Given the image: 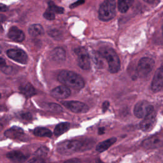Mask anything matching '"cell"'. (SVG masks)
Masks as SVG:
<instances>
[{"label":"cell","instance_id":"cell-10","mask_svg":"<svg viewBox=\"0 0 163 163\" xmlns=\"http://www.w3.org/2000/svg\"><path fill=\"white\" fill-rule=\"evenodd\" d=\"M62 104L75 113H85L89 110V107L84 103L77 101H63Z\"/></svg>","mask_w":163,"mask_h":163},{"label":"cell","instance_id":"cell-33","mask_svg":"<svg viewBox=\"0 0 163 163\" xmlns=\"http://www.w3.org/2000/svg\"><path fill=\"white\" fill-rule=\"evenodd\" d=\"M109 105H110V103H109L108 101H104V102L103 104V107H102V108H103V111L104 112H105L106 110H107L108 108Z\"/></svg>","mask_w":163,"mask_h":163},{"label":"cell","instance_id":"cell-3","mask_svg":"<svg viewBox=\"0 0 163 163\" xmlns=\"http://www.w3.org/2000/svg\"><path fill=\"white\" fill-rule=\"evenodd\" d=\"M116 13L115 0H104L99 9V18L102 21H109Z\"/></svg>","mask_w":163,"mask_h":163},{"label":"cell","instance_id":"cell-5","mask_svg":"<svg viewBox=\"0 0 163 163\" xmlns=\"http://www.w3.org/2000/svg\"><path fill=\"white\" fill-rule=\"evenodd\" d=\"M155 66L154 61L149 57H143L141 59L137 66V73L141 78L147 77L153 70Z\"/></svg>","mask_w":163,"mask_h":163},{"label":"cell","instance_id":"cell-30","mask_svg":"<svg viewBox=\"0 0 163 163\" xmlns=\"http://www.w3.org/2000/svg\"><path fill=\"white\" fill-rule=\"evenodd\" d=\"M84 1H85L84 0H79V1L75 2L74 3H73L72 5H70V8H76L77 7H79V6H80V5L84 4Z\"/></svg>","mask_w":163,"mask_h":163},{"label":"cell","instance_id":"cell-8","mask_svg":"<svg viewBox=\"0 0 163 163\" xmlns=\"http://www.w3.org/2000/svg\"><path fill=\"white\" fill-rule=\"evenodd\" d=\"M143 147L148 149L158 148L163 147V132H159L148 138L142 143Z\"/></svg>","mask_w":163,"mask_h":163},{"label":"cell","instance_id":"cell-36","mask_svg":"<svg viewBox=\"0 0 163 163\" xmlns=\"http://www.w3.org/2000/svg\"><path fill=\"white\" fill-rule=\"evenodd\" d=\"M104 128H101L99 129V134H103V133H104Z\"/></svg>","mask_w":163,"mask_h":163},{"label":"cell","instance_id":"cell-20","mask_svg":"<svg viewBox=\"0 0 163 163\" xmlns=\"http://www.w3.org/2000/svg\"><path fill=\"white\" fill-rule=\"evenodd\" d=\"M117 139L115 138H111L108 139L105 141H103L101 143H99V144L96 147V150L99 152H104V150H107L110 147L114 144V143L116 142Z\"/></svg>","mask_w":163,"mask_h":163},{"label":"cell","instance_id":"cell-9","mask_svg":"<svg viewBox=\"0 0 163 163\" xmlns=\"http://www.w3.org/2000/svg\"><path fill=\"white\" fill-rule=\"evenodd\" d=\"M7 54L10 59L23 65H26L28 60L27 54L23 50L19 49L8 50L7 52Z\"/></svg>","mask_w":163,"mask_h":163},{"label":"cell","instance_id":"cell-11","mask_svg":"<svg viewBox=\"0 0 163 163\" xmlns=\"http://www.w3.org/2000/svg\"><path fill=\"white\" fill-rule=\"evenodd\" d=\"M163 88V66L157 70L152 82L151 89L154 92H158Z\"/></svg>","mask_w":163,"mask_h":163},{"label":"cell","instance_id":"cell-6","mask_svg":"<svg viewBox=\"0 0 163 163\" xmlns=\"http://www.w3.org/2000/svg\"><path fill=\"white\" fill-rule=\"evenodd\" d=\"M75 53L77 56V63L80 67L84 70H89L90 68V59L87 50L79 47L75 50Z\"/></svg>","mask_w":163,"mask_h":163},{"label":"cell","instance_id":"cell-37","mask_svg":"<svg viewBox=\"0 0 163 163\" xmlns=\"http://www.w3.org/2000/svg\"><path fill=\"white\" fill-rule=\"evenodd\" d=\"M146 2L149 3H154L155 1V0H144Z\"/></svg>","mask_w":163,"mask_h":163},{"label":"cell","instance_id":"cell-24","mask_svg":"<svg viewBox=\"0 0 163 163\" xmlns=\"http://www.w3.org/2000/svg\"><path fill=\"white\" fill-rule=\"evenodd\" d=\"M48 10L51 11V12L53 13H63L64 12V8L60 7H58L57 5L54 3L52 1H49L48 2Z\"/></svg>","mask_w":163,"mask_h":163},{"label":"cell","instance_id":"cell-23","mask_svg":"<svg viewBox=\"0 0 163 163\" xmlns=\"http://www.w3.org/2000/svg\"><path fill=\"white\" fill-rule=\"evenodd\" d=\"M34 134L38 137L51 138L52 135V132L49 129L45 128H37L34 130Z\"/></svg>","mask_w":163,"mask_h":163},{"label":"cell","instance_id":"cell-32","mask_svg":"<svg viewBox=\"0 0 163 163\" xmlns=\"http://www.w3.org/2000/svg\"><path fill=\"white\" fill-rule=\"evenodd\" d=\"M65 163H81L80 159H77V158H73L68 160V161H66V162H65Z\"/></svg>","mask_w":163,"mask_h":163},{"label":"cell","instance_id":"cell-27","mask_svg":"<svg viewBox=\"0 0 163 163\" xmlns=\"http://www.w3.org/2000/svg\"><path fill=\"white\" fill-rule=\"evenodd\" d=\"M43 17L46 19H47V20L52 21V20H54V19H55V13L47 10L45 13H43Z\"/></svg>","mask_w":163,"mask_h":163},{"label":"cell","instance_id":"cell-26","mask_svg":"<svg viewBox=\"0 0 163 163\" xmlns=\"http://www.w3.org/2000/svg\"><path fill=\"white\" fill-rule=\"evenodd\" d=\"M48 107H49V108L51 109L52 111L54 112H61L63 109L61 107L59 104H55V103H49L48 104Z\"/></svg>","mask_w":163,"mask_h":163},{"label":"cell","instance_id":"cell-7","mask_svg":"<svg viewBox=\"0 0 163 163\" xmlns=\"http://www.w3.org/2000/svg\"><path fill=\"white\" fill-rule=\"evenodd\" d=\"M153 112H154V106L145 101L138 102L134 108V114L138 118H144Z\"/></svg>","mask_w":163,"mask_h":163},{"label":"cell","instance_id":"cell-1","mask_svg":"<svg viewBox=\"0 0 163 163\" xmlns=\"http://www.w3.org/2000/svg\"><path fill=\"white\" fill-rule=\"evenodd\" d=\"M58 81L65 86L79 90L84 87L85 82L82 77L73 71L63 70L58 75Z\"/></svg>","mask_w":163,"mask_h":163},{"label":"cell","instance_id":"cell-34","mask_svg":"<svg viewBox=\"0 0 163 163\" xmlns=\"http://www.w3.org/2000/svg\"><path fill=\"white\" fill-rule=\"evenodd\" d=\"M0 10H1V12H6L8 10V7L5 5L1 3V5H0Z\"/></svg>","mask_w":163,"mask_h":163},{"label":"cell","instance_id":"cell-39","mask_svg":"<svg viewBox=\"0 0 163 163\" xmlns=\"http://www.w3.org/2000/svg\"><path fill=\"white\" fill-rule=\"evenodd\" d=\"M162 34H163V25H162Z\"/></svg>","mask_w":163,"mask_h":163},{"label":"cell","instance_id":"cell-28","mask_svg":"<svg viewBox=\"0 0 163 163\" xmlns=\"http://www.w3.org/2000/svg\"><path fill=\"white\" fill-rule=\"evenodd\" d=\"M27 163H46V161L43 159V157H37L31 159Z\"/></svg>","mask_w":163,"mask_h":163},{"label":"cell","instance_id":"cell-18","mask_svg":"<svg viewBox=\"0 0 163 163\" xmlns=\"http://www.w3.org/2000/svg\"><path fill=\"white\" fill-rule=\"evenodd\" d=\"M19 89H20L21 93H23L24 95L27 96V97H31V96L35 95L36 94L35 88L29 83H26V84L22 85L19 87Z\"/></svg>","mask_w":163,"mask_h":163},{"label":"cell","instance_id":"cell-31","mask_svg":"<svg viewBox=\"0 0 163 163\" xmlns=\"http://www.w3.org/2000/svg\"><path fill=\"white\" fill-rule=\"evenodd\" d=\"M49 34L51 36H52V37L56 38V37H57V35H59L60 33H58V31H57V30H52V31H51L49 32Z\"/></svg>","mask_w":163,"mask_h":163},{"label":"cell","instance_id":"cell-2","mask_svg":"<svg viewBox=\"0 0 163 163\" xmlns=\"http://www.w3.org/2000/svg\"><path fill=\"white\" fill-rule=\"evenodd\" d=\"M99 52L101 56L107 61L110 73H117L120 70V62L119 57L114 50L111 48L105 47L101 49Z\"/></svg>","mask_w":163,"mask_h":163},{"label":"cell","instance_id":"cell-14","mask_svg":"<svg viewBox=\"0 0 163 163\" xmlns=\"http://www.w3.org/2000/svg\"><path fill=\"white\" fill-rule=\"evenodd\" d=\"M8 37L13 41H17V42H21L24 40L25 35L24 32L19 29L18 27L13 26L8 31Z\"/></svg>","mask_w":163,"mask_h":163},{"label":"cell","instance_id":"cell-25","mask_svg":"<svg viewBox=\"0 0 163 163\" xmlns=\"http://www.w3.org/2000/svg\"><path fill=\"white\" fill-rule=\"evenodd\" d=\"M101 59H103V57L101 56V55L99 54V52L94 54V61L95 64L98 66V67L101 68L103 66V60Z\"/></svg>","mask_w":163,"mask_h":163},{"label":"cell","instance_id":"cell-35","mask_svg":"<svg viewBox=\"0 0 163 163\" xmlns=\"http://www.w3.org/2000/svg\"><path fill=\"white\" fill-rule=\"evenodd\" d=\"M5 66H6V62H5V61L4 60L3 58H0V66H1V68Z\"/></svg>","mask_w":163,"mask_h":163},{"label":"cell","instance_id":"cell-16","mask_svg":"<svg viewBox=\"0 0 163 163\" xmlns=\"http://www.w3.org/2000/svg\"><path fill=\"white\" fill-rule=\"evenodd\" d=\"M51 59L57 63H62L66 58V52L61 47H57L51 52Z\"/></svg>","mask_w":163,"mask_h":163},{"label":"cell","instance_id":"cell-21","mask_svg":"<svg viewBox=\"0 0 163 163\" xmlns=\"http://www.w3.org/2000/svg\"><path fill=\"white\" fill-rule=\"evenodd\" d=\"M134 0H118V9L121 13L128 12L129 8L131 7Z\"/></svg>","mask_w":163,"mask_h":163},{"label":"cell","instance_id":"cell-19","mask_svg":"<svg viewBox=\"0 0 163 163\" xmlns=\"http://www.w3.org/2000/svg\"><path fill=\"white\" fill-rule=\"evenodd\" d=\"M29 34L33 37H37L42 35L44 33V29L40 24H33L29 27Z\"/></svg>","mask_w":163,"mask_h":163},{"label":"cell","instance_id":"cell-17","mask_svg":"<svg viewBox=\"0 0 163 163\" xmlns=\"http://www.w3.org/2000/svg\"><path fill=\"white\" fill-rule=\"evenodd\" d=\"M7 157L13 162L22 163L26 161V157L19 151H12L7 154Z\"/></svg>","mask_w":163,"mask_h":163},{"label":"cell","instance_id":"cell-12","mask_svg":"<svg viewBox=\"0 0 163 163\" xmlns=\"http://www.w3.org/2000/svg\"><path fill=\"white\" fill-rule=\"evenodd\" d=\"M156 114L155 112L149 114L144 118L140 124V129L143 131H148L151 130L156 123Z\"/></svg>","mask_w":163,"mask_h":163},{"label":"cell","instance_id":"cell-13","mask_svg":"<svg viewBox=\"0 0 163 163\" xmlns=\"http://www.w3.org/2000/svg\"><path fill=\"white\" fill-rule=\"evenodd\" d=\"M71 94L70 89L65 85L58 86L51 91V95L55 98L66 99Z\"/></svg>","mask_w":163,"mask_h":163},{"label":"cell","instance_id":"cell-29","mask_svg":"<svg viewBox=\"0 0 163 163\" xmlns=\"http://www.w3.org/2000/svg\"><path fill=\"white\" fill-rule=\"evenodd\" d=\"M1 70L3 71V72L5 73V74H10L12 73V71H13V68L12 67H10V66H3V67L1 68Z\"/></svg>","mask_w":163,"mask_h":163},{"label":"cell","instance_id":"cell-22","mask_svg":"<svg viewBox=\"0 0 163 163\" xmlns=\"http://www.w3.org/2000/svg\"><path fill=\"white\" fill-rule=\"evenodd\" d=\"M70 128V124L69 122H62L56 126L54 129V133L56 136H60L61 134L67 131Z\"/></svg>","mask_w":163,"mask_h":163},{"label":"cell","instance_id":"cell-38","mask_svg":"<svg viewBox=\"0 0 163 163\" xmlns=\"http://www.w3.org/2000/svg\"><path fill=\"white\" fill-rule=\"evenodd\" d=\"M1 23H2V22H3L4 19H6V17H5L3 15H1Z\"/></svg>","mask_w":163,"mask_h":163},{"label":"cell","instance_id":"cell-15","mask_svg":"<svg viewBox=\"0 0 163 163\" xmlns=\"http://www.w3.org/2000/svg\"><path fill=\"white\" fill-rule=\"evenodd\" d=\"M5 135L7 137L10 138L19 140H22L25 136L23 129L19 128H16V127L15 128L13 127V128L5 131Z\"/></svg>","mask_w":163,"mask_h":163},{"label":"cell","instance_id":"cell-4","mask_svg":"<svg viewBox=\"0 0 163 163\" xmlns=\"http://www.w3.org/2000/svg\"><path fill=\"white\" fill-rule=\"evenodd\" d=\"M82 143L77 140H69L60 143L57 146V150L63 155H70L78 151L81 148Z\"/></svg>","mask_w":163,"mask_h":163}]
</instances>
